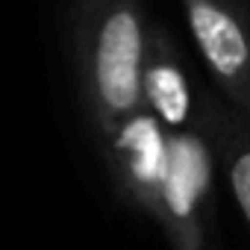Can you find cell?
<instances>
[{
    "instance_id": "5b68a950",
    "label": "cell",
    "mask_w": 250,
    "mask_h": 250,
    "mask_svg": "<svg viewBox=\"0 0 250 250\" xmlns=\"http://www.w3.org/2000/svg\"><path fill=\"white\" fill-rule=\"evenodd\" d=\"M203 91V88H200ZM200 91L174 33L150 21L147 53L142 65V106L162 124L165 133L191 130L200 118Z\"/></svg>"
},
{
    "instance_id": "7a4b0ae2",
    "label": "cell",
    "mask_w": 250,
    "mask_h": 250,
    "mask_svg": "<svg viewBox=\"0 0 250 250\" xmlns=\"http://www.w3.org/2000/svg\"><path fill=\"white\" fill-rule=\"evenodd\" d=\"M215 203V150L200 121L191 130L168 133V159L159 188V215L174 250H203Z\"/></svg>"
},
{
    "instance_id": "6da1fadb",
    "label": "cell",
    "mask_w": 250,
    "mask_h": 250,
    "mask_svg": "<svg viewBox=\"0 0 250 250\" xmlns=\"http://www.w3.org/2000/svg\"><path fill=\"white\" fill-rule=\"evenodd\" d=\"M150 18L142 0H71V53L80 97L103 139L142 106Z\"/></svg>"
},
{
    "instance_id": "8992f818",
    "label": "cell",
    "mask_w": 250,
    "mask_h": 250,
    "mask_svg": "<svg viewBox=\"0 0 250 250\" xmlns=\"http://www.w3.org/2000/svg\"><path fill=\"white\" fill-rule=\"evenodd\" d=\"M200 127L209 136L215 156L221 159L232 194L241 206L244 221L250 224V121H244L229 103L212 91H200Z\"/></svg>"
},
{
    "instance_id": "3957f363",
    "label": "cell",
    "mask_w": 250,
    "mask_h": 250,
    "mask_svg": "<svg viewBox=\"0 0 250 250\" xmlns=\"http://www.w3.org/2000/svg\"><path fill=\"white\" fill-rule=\"evenodd\" d=\"M194 47L224 94L250 121V0H180Z\"/></svg>"
},
{
    "instance_id": "277c9868",
    "label": "cell",
    "mask_w": 250,
    "mask_h": 250,
    "mask_svg": "<svg viewBox=\"0 0 250 250\" xmlns=\"http://www.w3.org/2000/svg\"><path fill=\"white\" fill-rule=\"evenodd\" d=\"M103 145L124 197L156 218L168 159V133L162 130V124L147 109H139L136 115L124 118L115 130H109Z\"/></svg>"
}]
</instances>
